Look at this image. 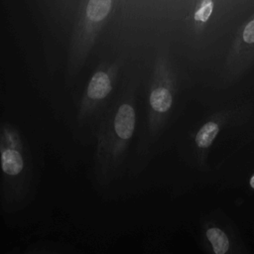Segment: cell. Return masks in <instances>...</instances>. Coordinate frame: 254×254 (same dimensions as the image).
Listing matches in <instances>:
<instances>
[{"instance_id":"6da1fadb","label":"cell","mask_w":254,"mask_h":254,"mask_svg":"<svg viewBox=\"0 0 254 254\" xmlns=\"http://www.w3.org/2000/svg\"><path fill=\"white\" fill-rule=\"evenodd\" d=\"M0 205L11 214L31 201L35 173L28 142L9 120L0 121Z\"/></svg>"},{"instance_id":"7a4b0ae2","label":"cell","mask_w":254,"mask_h":254,"mask_svg":"<svg viewBox=\"0 0 254 254\" xmlns=\"http://www.w3.org/2000/svg\"><path fill=\"white\" fill-rule=\"evenodd\" d=\"M111 88L109 75L102 70L96 71L88 81L81 107L102 100L109 94Z\"/></svg>"},{"instance_id":"3957f363","label":"cell","mask_w":254,"mask_h":254,"mask_svg":"<svg viewBox=\"0 0 254 254\" xmlns=\"http://www.w3.org/2000/svg\"><path fill=\"white\" fill-rule=\"evenodd\" d=\"M135 126V112L129 104H122L114 119L115 133L122 139L132 136Z\"/></svg>"},{"instance_id":"277c9868","label":"cell","mask_w":254,"mask_h":254,"mask_svg":"<svg viewBox=\"0 0 254 254\" xmlns=\"http://www.w3.org/2000/svg\"><path fill=\"white\" fill-rule=\"evenodd\" d=\"M111 0H89L86 8V16L89 20L99 22L109 13Z\"/></svg>"},{"instance_id":"5b68a950","label":"cell","mask_w":254,"mask_h":254,"mask_svg":"<svg viewBox=\"0 0 254 254\" xmlns=\"http://www.w3.org/2000/svg\"><path fill=\"white\" fill-rule=\"evenodd\" d=\"M150 103L153 109H155L156 111L165 112L172 105V95L170 91L166 88H157L151 93Z\"/></svg>"},{"instance_id":"8992f818","label":"cell","mask_w":254,"mask_h":254,"mask_svg":"<svg viewBox=\"0 0 254 254\" xmlns=\"http://www.w3.org/2000/svg\"><path fill=\"white\" fill-rule=\"evenodd\" d=\"M206 236L213 247L215 254H224L228 250L229 242L225 233L219 228H210L206 231Z\"/></svg>"},{"instance_id":"52a82bcc","label":"cell","mask_w":254,"mask_h":254,"mask_svg":"<svg viewBox=\"0 0 254 254\" xmlns=\"http://www.w3.org/2000/svg\"><path fill=\"white\" fill-rule=\"evenodd\" d=\"M218 133V125L214 122L204 124L195 136V143L200 148H207L211 145Z\"/></svg>"},{"instance_id":"ba28073f","label":"cell","mask_w":254,"mask_h":254,"mask_svg":"<svg viewBox=\"0 0 254 254\" xmlns=\"http://www.w3.org/2000/svg\"><path fill=\"white\" fill-rule=\"evenodd\" d=\"M213 4L211 0H203L200 7L194 14V20L200 22H206L211 15Z\"/></svg>"},{"instance_id":"9c48e42d","label":"cell","mask_w":254,"mask_h":254,"mask_svg":"<svg viewBox=\"0 0 254 254\" xmlns=\"http://www.w3.org/2000/svg\"><path fill=\"white\" fill-rule=\"evenodd\" d=\"M243 40L248 44L254 43V19L246 25L243 32Z\"/></svg>"},{"instance_id":"30bf717a","label":"cell","mask_w":254,"mask_h":254,"mask_svg":"<svg viewBox=\"0 0 254 254\" xmlns=\"http://www.w3.org/2000/svg\"><path fill=\"white\" fill-rule=\"evenodd\" d=\"M250 186L252 189H254V175L252 176V178L250 179Z\"/></svg>"}]
</instances>
